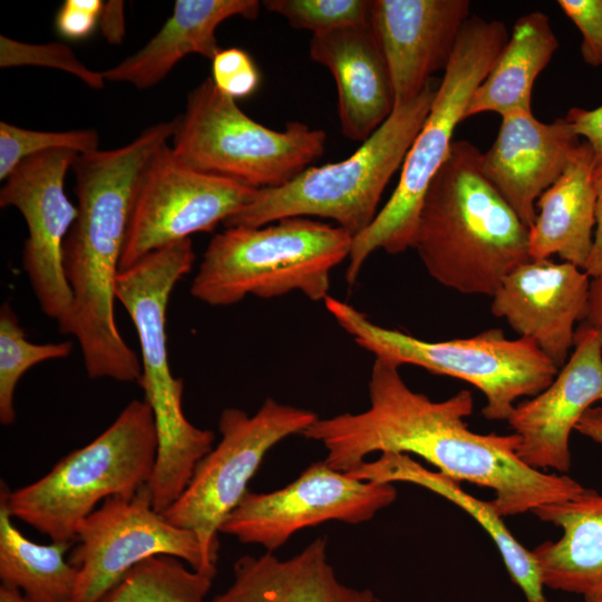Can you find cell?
I'll return each mask as SVG.
<instances>
[{"mask_svg": "<svg viewBox=\"0 0 602 602\" xmlns=\"http://www.w3.org/2000/svg\"><path fill=\"white\" fill-rule=\"evenodd\" d=\"M400 366L376 358L368 382L369 407L318 418L302 431L323 444L324 462L332 469L350 473L371 453L415 454L441 474L494 492L492 504L502 517L570 499L584 487L572 477L545 473L517 456L516 434H478L465 418L474 409L469 390L434 401L411 390Z\"/></svg>", "mask_w": 602, "mask_h": 602, "instance_id": "obj_1", "label": "cell"}, {"mask_svg": "<svg viewBox=\"0 0 602 602\" xmlns=\"http://www.w3.org/2000/svg\"><path fill=\"white\" fill-rule=\"evenodd\" d=\"M176 127L177 118L157 123L125 146L79 154L72 166L78 215L64 243L72 304L58 329L76 338L90 379L140 378L139 356L115 320L116 281L138 182Z\"/></svg>", "mask_w": 602, "mask_h": 602, "instance_id": "obj_2", "label": "cell"}, {"mask_svg": "<svg viewBox=\"0 0 602 602\" xmlns=\"http://www.w3.org/2000/svg\"><path fill=\"white\" fill-rule=\"evenodd\" d=\"M480 152L454 140L424 197L414 249L429 275L464 294L493 297L528 262V227L484 177Z\"/></svg>", "mask_w": 602, "mask_h": 602, "instance_id": "obj_3", "label": "cell"}, {"mask_svg": "<svg viewBox=\"0 0 602 602\" xmlns=\"http://www.w3.org/2000/svg\"><path fill=\"white\" fill-rule=\"evenodd\" d=\"M192 239L154 251L122 270L116 299L130 317L139 340L137 383L152 408L157 454L148 487L153 507L164 513L188 485L198 462L213 449L214 433L194 426L183 410L184 382L169 367L166 313L176 283L194 262Z\"/></svg>", "mask_w": 602, "mask_h": 602, "instance_id": "obj_4", "label": "cell"}, {"mask_svg": "<svg viewBox=\"0 0 602 602\" xmlns=\"http://www.w3.org/2000/svg\"><path fill=\"white\" fill-rule=\"evenodd\" d=\"M352 240L339 226L302 216L258 227H225L208 242L190 291L213 307L293 291L323 301L330 273L349 258Z\"/></svg>", "mask_w": 602, "mask_h": 602, "instance_id": "obj_5", "label": "cell"}, {"mask_svg": "<svg viewBox=\"0 0 602 602\" xmlns=\"http://www.w3.org/2000/svg\"><path fill=\"white\" fill-rule=\"evenodd\" d=\"M509 33L504 22L470 16L444 70L429 113L401 166L399 182L372 223L353 237L346 281L353 285L371 253L399 254L412 247L427 190L446 161L456 126Z\"/></svg>", "mask_w": 602, "mask_h": 602, "instance_id": "obj_6", "label": "cell"}, {"mask_svg": "<svg viewBox=\"0 0 602 602\" xmlns=\"http://www.w3.org/2000/svg\"><path fill=\"white\" fill-rule=\"evenodd\" d=\"M430 84L414 99L396 106L386 122L348 158L309 166L288 184L255 191L251 201L223 224L263 226L287 217H321L353 237L378 214L381 195L402 166L433 103Z\"/></svg>", "mask_w": 602, "mask_h": 602, "instance_id": "obj_7", "label": "cell"}, {"mask_svg": "<svg viewBox=\"0 0 602 602\" xmlns=\"http://www.w3.org/2000/svg\"><path fill=\"white\" fill-rule=\"evenodd\" d=\"M156 454L152 408L144 399H133L106 430L45 476L8 488L9 511L52 542H74L79 524L99 502L130 495L149 482Z\"/></svg>", "mask_w": 602, "mask_h": 602, "instance_id": "obj_8", "label": "cell"}, {"mask_svg": "<svg viewBox=\"0 0 602 602\" xmlns=\"http://www.w3.org/2000/svg\"><path fill=\"white\" fill-rule=\"evenodd\" d=\"M324 305L339 327L375 358L421 367L464 380L483 392V416L507 420L517 399L534 397L554 380L559 368L530 339H507L502 329L469 338L426 341L372 322L351 304L328 295Z\"/></svg>", "mask_w": 602, "mask_h": 602, "instance_id": "obj_9", "label": "cell"}, {"mask_svg": "<svg viewBox=\"0 0 602 602\" xmlns=\"http://www.w3.org/2000/svg\"><path fill=\"white\" fill-rule=\"evenodd\" d=\"M173 135L174 157L182 165L250 187L283 186L324 153L327 134L300 122L283 130L249 117L222 94L211 77L188 95Z\"/></svg>", "mask_w": 602, "mask_h": 602, "instance_id": "obj_10", "label": "cell"}, {"mask_svg": "<svg viewBox=\"0 0 602 602\" xmlns=\"http://www.w3.org/2000/svg\"><path fill=\"white\" fill-rule=\"evenodd\" d=\"M317 419L311 410L272 398L252 416L233 407L221 412L220 443L198 462L185 491L163 513L171 524L196 535L204 574L214 577L221 525L249 491L266 453L282 439L302 434Z\"/></svg>", "mask_w": 602, "mask_h": 602, "instance_id": "obj_11", "label": "cell"}, {"mask_svg": "<svg viewBox=\"0 0 602 602\" xmlns=\"http://www.w3.org/2000/svg\"><path fill=\"white\" fill-rule=\"evenodd\" d=\"M76 540L69 560L77 569L70 602H103L135 565L152 556L177 557L204 574L196 535L154 509L148 484L105 499L79 524Z\"/></svg>", "mask_w": 602, "mask_h": 602, "instance_id": "obj_12", "label": "cell"}, {"mask_svg": "<svg viewBox=\"0 0 602 602\" xmlns=\"http://www.w3.org/2000/svg\"><path fill=\"white\" fill-rule=\"evenodd\" d=\"M254 193L233 181L182 165L164 144L138 182L120 271L194 233L213 231L244 207Z\"/></svg>", "mask_w": 602, "mask_h": 602, "instance_id": "obj_13", "label": "cell"}, {"mask_svg": "<svg viewBox=\"0 0 602 602\" xmlns=\"http://www.w3.org/2000/svg\"><path fill=\"white\" fill-rule=\"evenodd\" d=\"M392 484L357 479L323 462L311 464L294 482L271 493L247 491L220 533L272 552L299 530L327 521L359 524L395 502Z\"/></svg>", "mask_w": 602, "mask_h": 602, "instance_id": "obj_14", "label": "cell"}, {"mask_svg": "<svg viewBox=\"0 0 602 602\" xmlns=\"http://www.w3.org/2000/svg\"><path fill=\"white\" fill-rule=\"evenodd\" d=\"M79 154L52 149L22 161L4 181L0 206L16 207L28 236L21 266L40 310L60 324L69 314L72 294L64 271V243L78 208L65 193V177Z\"/></svg>", "mask_w": 602, "mask_h": 602, "instance_id": "obj_15", "label": "cell"}, {"mask_svg": "<svg viewBox=\"0 0 602 602\" xmlns=\"http://www.w3.org/2000/svg\"><path fill=\"white\" fill-rule=\"evenodd\" d=\"M573 347L550 386L517 404L506 420L521 440L517 456L537 470H570L571 433L594 402H602L601 334L581 322Z\"/></svg>", "mask_w": 602, "mask_h": 602, "instance_id": "obj_16", "label": "cell"}, {"mask_svg": "<svg viewBox=\"0 0 602 602\" xmlns=\"http://www.w3.org/2000/svg\"><path fill=\"white\" fill-rule=\"evenodd\" d=\"M469 12L468 0H372L370 26L389 69L395 107L446 69Z\"/></svg>", "mask_w": 602, "mask_h": 602, "instance_id": "obj_17", "label": "cell"}, {"mask_svg": "<svg viewBox=\"0 0 602 602\" xmlns=\"http://www.w3.org/2000/svg\"><path fill=\"white\" fill-rule=\"evenodd\" d=\"M590 281L571 263L530 260L502 281L491 311L561 369L574 346L575 323L584 319Z\"/></svg>", "mask_w": 602, "mask_h": 602, "instance_id": "obj_18", "label": "cell"}, {"mask_svg": "<svg viewBox=\"0 0 602 602\" xmlns=\"http://www.w3.org/2000/svg\"><path fill=\"white\" fill-rule=\"evenodd\" d=\"M579 138L565 117L547 124L532 111L511 113L502 117L496 139L480 154L479 168L530 229L537 200L563 174Z\"/></svg>", "mask_w": 602, "mask_h": 602, "instance_id": "obj_19", "label": "cell"}, {"mask_svg": "<svg viewBox=\"0 0 602 602\" xmlns=\"http://www.w3.org/2000/svg\"><path fill=\"white\" fill-rule=\"evenodd\" d=\"M309 54L336 81L343 136L366 142L395 108L389 69L371 26L312 35Z\"/></svg>", "mask_w": 602, "mask_h": 602, "instance_id": "obj_20", "label": "cell"}, {"mask_svg": "<svg viewBox=\"0 0 602 602\" xmlns=\"http://www.w3.org/2000/svg\"><path fill=\"white\" fill-rule=\"evenodd\" d=\"M319 537L291 559L272 552L245 555L233 566V582L210 602H381L369 589L340 582Z\"/></svg>", "mask_w": 602, "mask_h": 602, "instance_id": "obj_21", "label": "cell"}, {"mask_svg": "<svg viewBox=\"0 0 602 602\" xmlns=\"http://www.w3.org/2000/svg\"><path fill=\"white\" fill-rule=\"evenodd\" d=\"M258 0H176L172 16L137 52L103 71L105 80L128 82L139 89L162 81L191 54L213 60L221 50L215 31L229 18L255 19Z\"/></svg>", "mask_w": 602, "mask_h": 602, "instance_id": "obj_22", "label": "cell"}, {"mask_svg": "<svg viewBox=\"0 0 602 602\" xmlns=\"http://www.w3.org/2000/svg\"><path fill=\"white\" fill-rule=\"evenodd\" d=\"M532 513L563 531L557 541L532 551L544 586L582 594L585 600L602 596V495L584 487L570 499L541 505Z\"/></svg>", "mask_w": 602, "mask_h": 602, "instance_id": "obj_23", "label": "cell"}, {"mask_svg": "<svg viewBox=\"0 0 602 602\" xmlns=\"http://www.w3.org/2000/svg\"><path fill=\"white\" fill-rule=\"evenodd\" d=\"M595 168L594 152L583 140L563 174L536 202V217L528 229L532 260L557 254L584 270L594 242Z\"/></svg>", "mask_w": 602, "mask_h": 602, "instance_id": "obj_24", "label": "cell"}, {"mask_svg": "<svg viewBox=\"0 0 602 602\" xmlns=\"http://www.w3.org/2000/svg\"><path fill=\"white\" fill-rule=\"evenodd\" d=\"M348 475L366 482H404L431 491L468 513L495 543L512 581L521 589L526 602H545L544 584L532 551L525 548L508 531L492 502L468 494L460 483L425 468L407 454L382 453L373 462H365Z\"/></svg>", "mask_w": 602, "mask_h": 602, "instance_id": "obj_25", "label": "cell"}, {"mask_svg": "<svg viewBox=\"0 0 602 602\" xmlns=\"http://www.w3.org/2000/svg\"><path fill=\"white\" fill-rule=\"evenodd\" d=\"M559 48V40L542 11L520 17L491 70L475 89L464 119L482 113L501 117L532 111V91L537 76Z\"/></svg>", "mask_w": 602, "mask_h": 602, "instance_id": "obj_26", "label": "cell"}, {"mask_svg": "<svg viewBox=\"0 0 602 602\" xmlns=\"http://www.w3.org/2000/svg\"><path fill=\"white\" fill-rule=\"evenodd\" d=\"M8 486L0 487V580L32 602H70L77 569L65 560L72 542L38 544L13 524L7 502Z\"/></svg>", "mask_w": 602, "mask_h": 602, "instance_id": "obj_27", "label": "cell"}, {"mask_svg": "<svg viewBox=\"0 0 602 602\" xmlns=\"http://www.w3.org/2000/svg\"><path fill=\"white\" fill-rule=\"evenodd\" d=\"M212 580L177 557L152 556L135 565L103 602H206Z\"/></svg>", "mask_w": 602, "mask_h": 602, "instance_id": "obj_28", "label": "cell"}, {"mask_svg": "<svg viewBox=\"0 0 602 602\" xmlns=\"http://www.w3.org/2000/svg\"><path fill=\"white\" fill-rule=\"evenodd\" d=\"M72 351L71 341L33 343L28 340L12 307L0 308V423L9 426L16 420L14 392L21 377L32 367L64 359Z\"/></svg>", "mask_w": 602, "mask_h": 602, "instance_id": "obj_29", "label": "cell"}, {"mask_svg": "<svg viewBox=\"0 0 602 602\" xmlns=\"http://www.w3.org/2000/svg\"><path fill=\"white\" fill-rule=\"evenodd\" d=\"M95 129L43 132L0 122V179L6 181L26 158L52 149L85 154L99 149Z\"/></svg>", "mask_w": 602, "mask_h": 602, "instance_id": "obj_30", "label": "cell"}, {"mask_svg": "<svg viewBox=\"0 0 602 602\" xmlns=\"http://www.w3.org/2000/svg\"><path fill=\"white\" fill-rule=\"evenodd\" d=\"M263 7L312 35L370 25L372 0H265Z\"/></svg>", "mask_w": 602, "mask_h": 602, "instance_id": "obj_31", "label": "cell"}, {"mask_svg": "<svg viewBox=\"0 0 602 602\" xmlns=\"http://www.w3.org/2000/svg\"><path fill=\"white\" fill-rule=\"evenodd\" d=\"M18 66H43L60 69L78 77L94 89H101L105 84L103 72L88 69L64 43H26L1 35L0 67Z\"/></svg>", "mask_w": 602, "mask_h": 602, "instance_id": "obj_32", "label": "cell"}, {"mask_svg": "<svg viewBox=\"0 0 602 602\" xmlns=\"http://www.w3.org/2000/svg\"><path fill=\"white\" fill-rule=\"evenodd\" d=\"M216 88L236 100L253 95L261 74L252 57L243 49H221L212 60V76Z\"/></svg>", "mask_w": 602, "mask_h": 602, "instance_id": "obj_33", "label": "cell"}, {"mask_svg": "<svg viewBox=\"0 0 602 602\" xmlns=\"http://www.w3.org/2000/svg\"><path fill=\"white\" fill-rule=\"evenodd\" d=\"M557 4L582 35L583 61L602 66V0H559Z\"/></svg>", "mask_w": 602, "mask_h": 602, "instance_id": "obj_34", "label": "cell"}, {"mask_svg": "<svg viewBox=\"0 0 602 602\" xmlns=\"http://www.w3.org/2000/svg\"><path fill=\"white\" fill-rule=\"evenodd\" d=\"M104 2L100 0H66L57 12V32L69 40L88 38L99 23Z\"/></svg>", "mask_w": 602, "mask_h": 602, "instance_id": "obj_35", "label": "cell"}, {"mask_svg": "<svg viewBox=\"0 0 602 602\" xmlns=\"http://www.w3.org/2000/svg\"><path fill=\"white\" fill-rule=\"evenodd\" d=\"M565 118L572 124L579 137L594 152L596 166L602 165V106L595 109L571 108Z\"/></svg>", "mask_w": 602, "mask_h": 602, "instance_id": "obj_36", "label": "cell"}, {"mask_svg": "<svg viewBox=\"0 0 602 602\" xmlns=\"http://www.w3.org/2000/svg\"><path fill=\"white\" fill-rule=\"evenodd\" d=\"M594 183L596 192L594 242L583 270L590 278L602 274V165L595 168Z\"/></svg>", "mask_w": 602, "mask_h": 602, "instance_id": "obj_37", "label": "cell"}, {"mask_svg": "<svg viewBox=\"0 0 602 602\" xmlns=\"http://www.w3.org/2000/svg\"><path fill=\"white\" fill-rule=\"evenodd\" d=\"M99 26L103 36L109 43H120L125 35L124 2L119 0L104 2Z\"/></svg>", "mask_w": 602, "mask_h": 602, "instance_id": "obj_38", "label": "cell"}, {"mask_svg": "<svg viewBox=\"0 0 602 602\" xmlns=\"http://www.w3.org/2000/svg\"><path fill=\"white\" fill-rule=\"evenodd\" d=\"M582 322L595 329L602 337V274L590 281L588 303Z\"/></svg>", "mask_w": 602, "mask_h": 602, "instance_id": "obj_39", "label": "cell"}, {"mask_svg": "<svg viewBox=\"0 0 602 602\" xmlns=\"http://www.w3.org/2000/svg\"><path fill=\"white\" fill-rule=\"evenodd\" d=\"M575 430L602 445V407H590L579 420Z\"/></svg>", "mask_w": 602, "mask_h": 602, "instance_id": "obj_40", "label": "cell"}, {"mask_svg": "<svg viewBox=\"0 0 602 602\" xmlns=\"http://www.w3.org/2000/svg\"><path fill=\"white\" fill-rule=\"evenodd\" d=\"M0 602H32L21 591L4 584L0 585Z\"/></svg>", "mask_w": 602, "mask_h": 602, "instance_id": "obj_41", "label": "cell"}, {"mask_svg": "<svg viewBox=\"0 0 602 602\" xmlns=\"http://www.w3.org/2000/svg\"><path fill=\"white\" fill-rule=\"evenodd\" d=\"M585 602H602V596L585 600Z\"/></svg>", "mask_w": 602, "mask_h": 602, "instance_id": "obj_42", "label": "cell"}, {"mask_svg": "<svg viewBox=\"0 0 602 602\" xmlns=\"http://www.w3.org/2000/svg\"><path fill=\"white\" fill-rule=\"evenodd\" d=\"M545 602H550L548 600H546Z\"/></svg>", "mask_w": 602, "mask_h": 602, "instance_id": "obj_43", "label": "cell"}]
</instances>
